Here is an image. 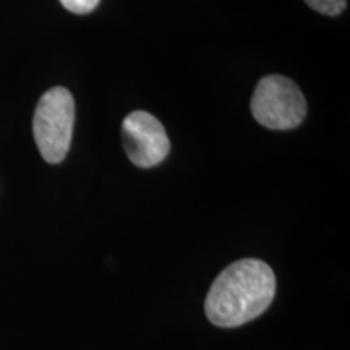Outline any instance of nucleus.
Returning a JSON list of instances; mask_svg holds the SVG:
<instances>
[{"label": "nucleus", "mask_w": 350, "mask_h": 350, "mask_svg": "<svg viewBox=\"0 0 350 350\" xmlns=\"http://www.w3.org/2000/svg\"><path fill=\"white\" fill-rule=\"evenodd\" d=\"M75 100L68 90L55 86L39 99L33 119L38 150L49 164L62 163L72 143Z\"/></svg>", "instance_id": "nucleus-2"}, {"label": "nucleus", "mask_w": 350, "mask_h": 350, "mask_svg": "<svg viewBox=\"0 0 350 350\" xmlns=\"http://www.w3.org/2000/svg\"><path fill=\"white\" fill-rule=\"evenodd\" d=\"M252 113L258 124L269 130L297 129L306 117V100L291 78L268 75L261 78L252 98Z\"/></svg>", "instance_id": "nucleus-3"}, {"label": "nucleus", "mask_w": 350, "mask_h": 350, "mask_svg": "<svg viewBox=\"0 0 350 350\" xmlns=\"http://www.w3.org/2000/svg\"><path fill=\"white\" fill-rule=\"evenodd\" d=\"M305 3L321 15L336 16L347 7V0H305Z\"/></svg>", "instance_id": "nucleus-5"}, {"label": "nucleus", "mask_w": 350, "mask_h": 350, "mask_svg": "<svg viewBox=\"0 0 350 350\" xmlns=\"http://www.w3.org/2000/svg\"><path fill=\"white\" fill-rule=\"evenodd\" d=\"M122 142L129 159L143 169L161 164L170 151L163 124L144 111H133L125 117L122 122Z\"/></svg>", "instance_id": "nucleus-4"}, {"label": "nucleus", "mask_w": 350, "mask_h": 350, "mask_svg": "<svg viewBox=\"0 0 350 350\" xmlns=\"http://www.w3.org/2000/svg\"><path fill=\"white\" fill-rule=\"evenodd\" d=\"M275 295V275L265 261L247 258L232 262L209 288L206 317L214 326L237 327L268 310Z\"/></svg>", "instance_id": "nucleus-1"}, {"label": "nucleus", "mask_w": 350, "mask_h": 350, "mask_svg": "<svg viewBox=\"0 0 350 350\" xmlns=\"http://www.w3.org/2000/svg\"><path fill=\"white\" fill-rule=\"evenodd\" d=\"M64 8L68 12L75 13V15H85V13L93 12L99 5L100 0H59Z\"/></svg>", "instance_id": "nucleus-6"}]
</instances>
